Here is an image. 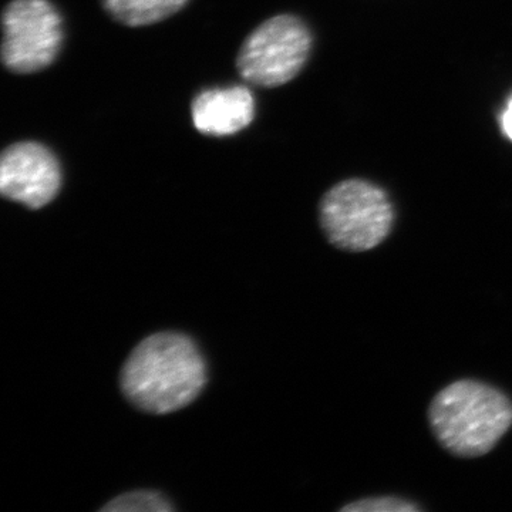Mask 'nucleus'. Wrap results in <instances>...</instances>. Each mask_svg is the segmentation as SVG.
I'll return each mask as SVG.
<instances>
[{
  "label": "nucleus",
  "instance_id": "f257e3e1",
  "mask_svg": "<svg viewBox=\"0 0 512 512\" xmlns=\"http://www.w3.org/2000/svg\"><path fill=\"white\" fill-rule=\"evenodd\" d=\"M207 383V365L181 333L148 336L128 356L120 384L128 402L150 414H168L194 402Z\"/></svg>",
  "mask_w": 512,
  "mask_h": 512
},
{
  "label": "nucleus",
  "instance_id": "f03ea898",
  "mask_svg": "<svg viewBox=\"0 0 512 512\" xmlns=\"http://www.w3.org/2000/svg\"><path fill=\"white\" fill-rule=\"evenodd\" d=\"M427 416L444 450L460 458H478L493 451L511 429L512 400L491 384L461 379L434 396Z\"/></svg>",
  "mask_w": 512,
  "mask_h": 512
},
{
  "label": "nucleus",
  "instance_id": "7ed1b4c3",
  "mask_svg": "<svg viewBox=\"0 0 512 512\" xmlns=\"http://www.w3.org/2000/svg\"><path fill=\"white\" fill-rule=\"evenodd\" d=\"M323 234L346 252L372 251L392 234L396 212L380 185L349 178L333 185L319 204Z\"/></svg>",
  "mask_w": 512,
  "mask_h": 512
},
{
  "label": "nucleus",
  "instance_id": "20e7f679",
  "mask_svg": "<svg viewBox=\"0 0 512 512\" xmlns=\"http://www.w3.org/2000/svg\"><path fill=\"white\" fill-rule=\"evenodd\" d=\"M312 49V33L303 20L279 15L265 20L245 39L238 53L242 79L258 87H279L302 72Z\"/></svg>",
  "mask_w": 512,
  "mask_h": 512
},
{
  "label": "nucleus",
  "instance_id": "39448f33",
  "mask_svg": "<svg viewBox=\"0 0 512 512\" xmlns=\"http://www.w3.org/2000/svg\"><path fill=\"white\" fill-rule=\"evenodd\" d=\"M2 23V62L10 72L36 73L55 62L63 42V22L49 0H13Z\"/></svg>",
  "mask_w": 512,
  "mask_h": 512
},
{
  "label": "nucleus",
  "instance_id": "423d86ee",
  "mask_svg": "<svg viewBox=\"0 0 512 512\" xmlns=\"http://www.w3.org/2000/svg\"><path fill=\"white\" fill-rule=\"evenodd\" d=\"M62 187V168L49 148L35 141L12 144L0 158V192L10 201L39 210Z\"/></svg>",
  "mask_w": 512,
  "mask_h": 512
},
{
  "label": "nucleus",
  "instance_id": "0eeeda50",
  "mask_svg": "<svg viewBox=\"0 0 512 512\" xmlns=\"http://www.w3.org/2000/svg\"><path fill=\"white\" fill-rule=\"evenodd\" d=\"M192 123L202 134L227 137L247 128L255 117V100L244 86L217 87L195 96Z\"/></svg>",
  "mask_w": 512,
  "mask_h": 512
},
{
  "label": "nucleus",
  "instance_id": "6e6552de",
  "mask_svg": "<svg viewBox=\"0 0 512 512\" xmlns=\"http://www.w3.org/2000/svg\"><path fill=\"white\" fill-rule=\"evenodd\" d=\"M188 0H101L111 18L130 28L163 22L187 5Z\"/></svg>",
  "mask_w": 512,
  "mask_h": 512
},
{
  "label": "nucleus",
  "instance_id": "1a4fd4ad",
  "mask_svg": "<svg viewBox=\"0 0 512 512\" xmlns=\"http://www.w3.org/2000/svg\"><path fill=\"white\" fill-rule=\"evenodd\" d=\"M104 512H170L174 505L158 491L140 490L121 494L101 508Z\"/></svg>",
  "mask_w": 512,
  "mask_h": 512
},
{
  "label": "nucleus",
  "instance_id": "9d476101",
  "mask_svg": "<svg viewBox=\"0 0 512 512\" xmlns=\"http://www.w3.org/2000/svg\"><path fill=\"white\" fill-rule=\"evenodd\" d=\"M419 505L399 497H373L357 500L342 507L345 512H416Z\"/></svg>",
  "mask_w": 512,
  "mask_h": 512
},
{
  "label": "nucleus",
  "instance_id": "9b49d317",
  "mask_svg": "<svg viewBox=\"0 0 512 512\" xmlns=\"http://www.w3.org/2000/svg\"><path fill=\"white\" fill-rule=\"evenodd\" d=\"M501 130H503L504 136L512 141V97L501 114Z\"/></svg>",
  "mask_w": 512,
  "mask_h": 512
}]
</instances>
